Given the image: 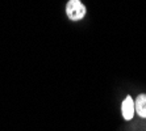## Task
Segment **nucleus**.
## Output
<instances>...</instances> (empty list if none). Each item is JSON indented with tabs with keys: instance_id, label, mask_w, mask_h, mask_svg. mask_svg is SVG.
I'll return each instance as SVG.
<instances>
[{
	"instance_id": "f257e3e1",
	"label": "nucleus",
	"mask_w": 146,
	"mask_h": 131,
	"mask_svg": "<svg viewBox=\"0 0 146 131\" xmlns=\"http://www.w3.org/2000/svg\"><path fill=\"white\" fill-rule=\"evenodd\" d=\"M86 7L80 0H68L66 4V14L70 20L79 21L86 16Z\"/></svg>"
},
{
	"instance_id": "f03ea898",
	"label": "nucleus",
	"mask_w": 146,
	"mask_h": 131,
	"mask_svg": "<svg viewBox=\"0 0 146 131\" xmlns=\"http://www.w3.org/2000/svg\"><path fill=\"white\" fill-rule=\"evenodd\" d=\"M121 113H122V118L125 121H130L133 117H134V113H136V108H134V100H133L130 96H126L124 98L121 104Z\"/></svg>"
},
{
	"instance_id": "7ed1b4c3",
	"label": "nucleus",
	"mask_w": 146,
	"mask_h": 131,
	"mask_svg": "<svg viewBox=\"0 0 146 131\" xmlns=\"http://www.w3.org/2000/svg\"><path fill=\"white\" fill-rule=\"evenodd\" d=\"M134 108L139 117L146 118V93H141L137 96L134 101Z\"/></svg>"
}]
</instances>
